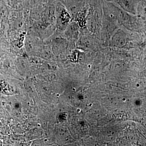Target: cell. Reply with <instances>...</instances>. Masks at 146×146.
I'll use <instances>...</instances> for the list:
<instances>
[{"label": "cell", "instance_id": "1", "mask_svg": "<svg viewBox=\"0 0 146 146\" xmlns=\"http://www.w3.org/2000/svg\"><path fill=\"white\" fill-rule=\"evenodd\" d=\"M112 2L128 13L136 15L138 0H114Z\"/></svg>", "mask_w": 146, "mask_h": 146}, {"label": "cell", "instance_id": "2", "mask_svg": "<svg viewBox=\"0 0 146 146\" xmlns=\"http://www.w3.org/2000/svg\"><path fill=\"white\" fill-rule=\"evenodd\" d=\"M127 36L124 31L121 29L117 30L112 34L111 43L114 46L123 47L127 44Z\"/></svg>", "mask_w": 146, "mask_h": 146}, {"label": "cell", "instance_id": "3", "mask_svg": "<svg viewBox=\"0 0 146 146\" xmlns=\"http://www.w3.org/2000/svg\"><path fill=\"white\" fill-rule=\"evenodd\" d=\"M136 15L140 21L146 23V0H138Z\"/></svg>", "mask_w": 146, "mask_h": 146}, {"label": "cell", "instance_id": "4", "mask_svg": "<svg viewBox=\"0 0 146 146\" xmlns=\"http://www.w3.org/2000/svg\"><path fill=\"white\" fill-rule=\"evenodd\" d=\"M79 28L77 24L72 23L68 26L65 31L67 37L71 39H75L78 36Z\"/></svg>", "mask_w": 146, "mask_h": 146}, {"label": "cell", "instance_id": "5", "mask_svg": "<svg viewBox=\"0 0 146 146\" xmlns=\"http://www.w3.org/2000/svg\"><path fill=\"white\" fill-rule=\"evenodd\" d=\"M103 1H106L112 2L114 1V0H103Z\"/></svg>", "mask_w": 146, "mask_h": 146}]
</instances>
